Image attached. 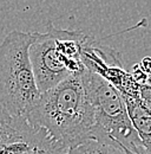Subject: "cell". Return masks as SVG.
<instances>
[{"label": "cell", "instance_id": "6da1fadb", "mask_svg": "<svg viewBox=\"0 0 151 154\" xmlns=\"http://www.w3.org/2000/svg\"><path fill=\"white\" fill-rule=\"evenodd\" d=\"M26 117L33 125L46 129L64 154L93 140L94 110L81 74L71 75L43 93Z\"/></svg>", "mask_w": 151, "mask_h": 154}, {"label": "cell", "instance_id": "7a4b0ae2", "mask_svg": "<svg viewBox=\"0 0 151 154\" xmlns=\"http://www.w3.org/2000/svg\"><path fill=\"white\" fill-rule=\"evenodd\" d=\"M38 33L11 31L0 46V104L11 115L26 116L41 95L30 56Z\"/></svg>", "mask_w": 151, "mask_h": 154}, {"label": "cell", "instance_id": "3957f363", "mask_svg": "<svg viewBox=\"0 0 151 154\" xmlns=\"http://www.w3.org/2000/svg\"><path fill=\"white\" fill-rule=\"evenodd\" d=\"M81 78L93 107L96 126L93 140L137 154L141 139L128 110L123 94L105 78L86 69Z\"/></svg>", "mask_w": 151, "mask_h": 154}, {"label": "cell", "instance_id": "277c9868", "mask_svg": "<svg viewBox=\"0 0 151 154\" xmlns=\"http://www.w3.org/2000/svg\"><path fill=\"white\" fill-rule=\"evenodd\" d=\"M0 154H64L46 129L1 109Z\"/></svg>", "mask_w": 151, "mask_h": 154}, {"label": "cell", "instance_id": "5b68a950", "mask_svg": "<svg viewBox=\"0 0 151 154\" xmlns=\"http://www.w3.org/2000/svg\"><path fill=\"white\" fill-rule=\"evenodd\" d=\"M34 76L39 91L46 93L73 74L70 60L57 48L56 39L50 30L38 33L30 50Z\"/></svg>", "mask_w": 151, "mask_h": 154}, {"label": "cell", "instance_id": "8992f818", "mask_svg": "<svg viewBox=\"0 0 151 154\" xmlns=\"http://www.w3.org/2000/svg\"><path fill=\"white\" fill-rule=\"evenodd\" d=\"M66 154H129L118 146L100 142L97 140H89L75 148H71Z\"/></svg>", "mask_w": 151, "mask_h": 154}, {"label": "cell", "instance_id": "52a82bcc", "mask_svg": "<svg viewBox=\"0 0 151 154\" xmlns=\"http://www.w3.org/2000/svg\"><path fill=\"white\" fill-rule=\"evenodd\" d=\"M141 98L151 109V84H144L141 87Z\"/></svg>", "mask_w": 151, "mask_h": 154}, {"label": "cell", "instance_id": "ba28073f", "mask_svg": "<svg viewBox=\"0 0 151 154\" xmlns=\"http://www.w3.org/2000/svg\"><path fill=\"white\" fill-rule=\"evenodd\" d=\"M141 68L147 72V74H151V57L143 58V60L139 63Z\"/></svg>", "mask_w": 151, "mask_h": 154}]
</instances>
